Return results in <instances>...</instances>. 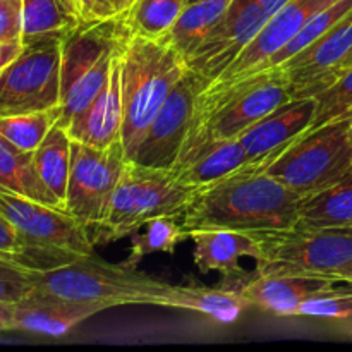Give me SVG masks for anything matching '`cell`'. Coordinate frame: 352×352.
<instances>
[{
	"label": "cell",
	"instance_id": "31",
	"mask_svg": "<svg viewBox=\"0 0 352 352\" xmlns=\"http://www.w3.org/2000/svg\"><path fill=\"white\" fill-rule=\"evenodd\" d=\"M60 119V107L0 117V134L17 148L33 153Z\"/></svg>",
	"mask_w": 352,
	"mask_h": 352
},
{
	"label": "cell",
	"instance_id": "32",
	"mask_svg": "<svg viewBox=\"0 0 352 352\" xmlns=\"http://www.w3.org/2000/svg\"><path fill=\"white\" fill-rule=\"evenodd\" d=\"M352 10V0H336L330 6H327L325 9H322L320 12H316L308 23L305 24L301 31L285 45L282 50H278L267 64L263 65L261 71L265 69H272V67H280L284 65L289 58H292L294 55H298L299 52L305 50L308 45H311L313 41L318 40L320 36L327 33L329 30H332L340 19L347 16Z\"/></svg>",
	"mask_w": 352,
	"mask_h": 352
},
{
	"label": "cell",
	"instance_id": "14",
	"mask_svg": "<svg viewBox=\"0 0 352 352\" xmlns=\"http://www.w3.org/2000/svg\"><path fill=\"white\" fill-rule=\"evenodd\" d=\"M332 2L336 0H287L268 17L260 33L241 52L229 69L212 85L206 86V89L215 91L254 72H260L263 65L299 33L316 12L325 9Z\"/></svg>",
	"mask_w": 352,
	"mask_h": 352
},
{
	"label": "cell",
	"instance_id": "34",
	"mask_svg": "<svg viewBox=\"0 0 352 352\" xmlns=\"http://www.w3.org/2000/svg\"><path fill=\"white\" fill-rule=\"evenodd\" d=\"M296 316L333 320L346 323L347 329H352V284L346 282L336 292L309 299L299 306Z\"/></svg>",
	"mask_w": 352,
	"mask_h": 352
},
{
	"label": "cell",
	"instance_id": "1",
	"mask_svg": "<svg viewBox=\"0 0 352 352\" xmlns=\"http://www.w3.org/2000/svg\"><path fill=\"white\" fill-rule=\"evenodd\" d=\"M278 155L250 162L227 177L196 189L182 226L188 230L229 229L248 234L298 226L301 196L265 172Z\"/></svg>",
	"mask_w": 352,
	"mask_h": 352
},
{
	"label": "cell",
	"instance_id": "39",
	"mask_svg": "<svg viewBox=\"0 0 352 352\" xmlns=\"http://www.w3.org/2000/svg\"><path fill=\"white\" fill-rule=\"evenodd\" d=\"M14 330V302H0V332Z\"/></svg>",
	"mask_w": 352,
	"mask_h": 352
},
{
	"label": "cell",
	"instance_id": "28",
	"mask_svg": "<svg viewBox=\"0 0 352 352\" xmlns=\"http://www.w3.org/2000/svg\"><path fill=\"white\" fill-rule=\"evenodd\" d=\"M188 0H133L124 16L131 33L162 38L184 10Z\"/></svg>",
	"mask_w": 352,
	"mask_h": 352
},
{
	"label": "cell",
	"instance_id": "8",
	"mask_svg": "<svg viewBox=\"0 0 352 352\" xmlns=\"http://www.w3.org/2000/svg\"><path fill=\"white\" fill-rule=\"evenodd\" d=\"M352 170V117L333 120L289 144L265 172L299 196L329 188Z\"/></svg>",
	"mask_w": 352,
	"mask_h": 352
},
{
	"label": "cell",
	"instance_id": "25",
	"mask_svg": "<svg viewBox=\"0 0 352 352\" xmlns=\"http://www.w3.org/2000/svg\"><path fill=\"white\" fill-rule=\"evenodd\" d=\"M72 140L67 131L55 124L40 146L33 151L34 167L48 191L65 208L69 174H71Z\"/></svg>",
	"mask_w": 352,
	"mask_h": 352
},
{
	"label": "cell",
	"instance_id": "38",
	"mask_svg": "<svg viewBox=\"0 0 352 352\" xmlns=\"http://www.w3.org/2000/svg\"><path fill=\"white\" fill-rule=\"evenodd\" d=\"M21 50H23V40H12L6 41V43H0V74L19 55Z\"/></svg>",
	"mask_w": 352,
	"mask_h": 352
},
{
	"label": "cell",
	"instance_id": "11",
	"mask_svg": "<svg viewBox=\"0 0 352 352\" xmlns=\"http://www.w3.org/2000/svg\"><path fill=\"white\" fill-rule=\"evenodd\" d=\"M0 215L12 223L24 243L58 253L95 254L91 232L65 210L0 189Z\"/></svg>",
	"mask_w": 352,
	"mask_h": 352
},
{
	"label": "cell",
	"instance_id": "23",
	"mask_svg": "<svg viewBox=\"0 0 352 352\" xmlns=\"http://www.w3.org/2000/svg\"><path fill=\"white\" fill-rule=\"evenodd\" d=\"M298 226L308 229L352 227V170L336 184L301 196Z\"/></svg>",
	"mask_w": 352,
	"mask_h": 352
},
{
	"label": "cell",
	"instance_id": "10",
	"mask_svg": "<svg viewBox=\"0 0 352 352\" xmlns=\"http://www.w3.org/2000/svg\"><path fill=\"white\" fill-rule=\"evenodd\" d=\"M126 164L122 141L109 148H93L72 141L65 210L89 230L98 227L109 215Z\"/></svg>",
	"mask_w": 352,
	"mask_h": 352
},
{
	"label": "cell",
	"instance_id": "12",
	"mask_svg": "<svg viewBox=\"0 0 352 352\" xmlns=\"http://www.w3.org/2000/svg\"><path fill=\"white\" fill-rule=\"evenodd\" d=\"M206 82L188 69L158 110L131 160L155 168H174Z\"/></svg>",
	"mask_w": 352,
	"mask_h": 352
},
{
	"label": "cell",
	"instance_id": "44",
	"mask_svg": "<svg viewBox=\"0 0 352 352\" xmlns=\"http://www.w3.org/2000/svg\"><path fill=\"white\" fill-rule=\"evenodd\" d=\"M192 2H198V0H188V2H186V6H188V3H192Z\"/></svg>",
	"mask_w": 352,
	"mask_h": 352
},
{
	"label": "cell",
	"instance_id": "19",
	"mask_svg": "<svg viewBox=\"0 0 352 352\" xmlns=\"http://www.w3.org/2000/svg\"><path fill=\"white\" fill-rule=\"evenodd\" d=\"M188 237L195 244L192 261L196 268L203 275L217 272L222 275L223 282H236L241 285L251 277L241 265V260H260V246L248 232L229 229H189Z\"/></svg>",
	"mask_w": 352,
	"mask_h": 352
},
{
	"label": "cell",
	"instance_id": "46",
	"mask_svg": "<svg viewBox=\"0 0 352 352\" xmlns=\"http://www.w3.org/2000/svg\"><path fill=\"white\" fill-rule=\"evenodd\" d=\"M131 2H133V0H127V7H129V3H131Z\"/></svg>",
	"mask_w": 352,
	"mask_h": 352
},
{
	"label": "cell",
	"instance_id": "42",
	"mask_svg": "<svg viewBox=\"0 0 352 352\" xmlns=\"http://www.w3.org/2000/svg\"><path fill=\"white\" fill-rule=\"evenodd\" d=\"M260 2H261V6L265 7V10H267V12L272 16V14H274L278 7L284 6L287 0H260Z\"/></svg>",
	"mask_w": 352,
	"mask_h": 352
},
{
	"label": "cell",
	"instance_id": "35",
	"mask_svg": "<svg viewBox=\"0 0 352 352\" xmlns=\"http://www.w3.org/2000/svg\"><path fill=\"white\" fill-rule=\"evenodd\" d=\"M34 289L31 270L0 254V302H17Z\"/></svg>",
	"mask_w": 352,
	"mask_h": 352
},
{
	"label": "cell",
	"instance_id": "5",
	"mask_svg": "<svg viewBox=\"0 0 352 352\" xmlns=\"http://www.w3.org/2000/svg\"><path fill=\"white\" fill-rule=\"evenodd\" d=\"M34 289L72 299L102 302L109 308L129 305L158 306L167 282L122 263H107L96 254L78 258L71 263L31 270Z\"/></svg>",
	"mask_w": 352,
	"mask_h": 352
},
{
	"label": "cell",
	"instance_id": "27",
	"mask_svg": "<svg viewBox=\"0 0 352 352\" xmlns=\"http://www.w3.org/2000/svg\"><path fill=\"white\" fill-rule=\"evenodd\" d=\"M143 229V232L131 234L129 256L124 261L129 267H138L151 253L174 254L175 248L189 239L186 227L179 226L177 219L172 217H158L150 220L144 223Z\"/></svg>",
	"mask_w": 352,
	"mask_h": 352
},
{
	"label": "cell",
	"instance_id": "2",
	"mask_svg": "<svg viewBox=\"0 0 352 352\" xmlns=\"http://www.w3.org/2000/svg\"><path fill=\"white\" fill-rule=\"evenodd\" d=\"M127 28V26H126ZM122 89V140L127 160L151 120L186 74V60L164 38L126 31L119 52Z\"/></svg>",
	"mask_w": 352,
	"mask_h": 352
},
{
	"label": "cell",
	"instance_id": "41",
	"mask_svg": "<svg viewBox=\"0 0 352 352\" xmlns=\"http://www.w3.org/2000/svg\"><path fill=\"white\" fill-rule=\"evenodd\" d=\"M333 278L339 282H347V284H352V263L347 265V267L342 268V270L337 272V274L333 275Z\"/></svg>",
	"mask_w": 352,
	"mask_h": 352
},
{
	"label": "cell",
	"instance_id": "21",
	"mask_svg": "<svg viewBox=\"0 0 352 352\" xmlns=\"http://www.w3.org/2000/svg\"><path fill=\"white\" fill-rule=\"evenodd\" d=\"M250 164L239 140H205L184 148L172 172L182 184L205 188Z\"/></svg>",
	"mask_w": 352,
	"mask_h": 352
},
{
	"label": "cell",
	"instance_id": "47",
	"mask_svg": "<svg viewBox=\"0 0 352 352\" xmlns=\"http://www.w3.org/2000/svg\"><path fill=\"white\" fill-rule=\"evenodd\" d=\"M79 2H81V0H79Z\"/></svg>",
	"mask_w": 352,
	"mask_h": 352
},
{
	"label": "cell",
	"instance_id": "40",
	"mask_svg": "<svg viewBox=\"0 0 352 352\" xmlns=\"http://www.w3.org/2000/svg\"><path fill=\"white\" fill-rule=\"evenodd\" d=\"M60 2L74 19H81V2L79 0H60Z\"/></svg>",
	"mask_w": 352,
	"mask_h": 352
},
{
	"label": "cell",
	"instance_id": "29",
	"mask_svg": "<svg viewBox=\"0 0 352 352\" xmlns=\"http://www.w3.org/2000/svg\"><path fill=\"white\" fill-rule=\"evenodd\" d=\"M23 2V43L38 38H64L79 23L65 10L60 0H21Z\"/></svg>",
	"mask_w": 352,
	"mask_h": 352
},
{
	"label": "cell",
	"instance_id": "36",
	"mask_svg": "<svg viewBox=\"0 0 352 352\" xmlns=\"http://www.w3.org/2000/svg\"><path fill=\"white\" fill-rule=\"evenodd\" d=\"M23 38V2L0 0V43Z\"/></svg>",
	"mask_w": 352,
	"mask_h": 352
},
{
	"label": "cell",
	"instance_id": "18",
	"mask_svg": "<svg viewBox=\"0 0 352 352\" xmlns=\"http://www.w3.org/2000/svg\"><path fill=\"white\" fill-rule=\"evenodd\" d=\"M315 112V96L291 98L253 124L239 138L250 162H260L282 153L309 129Z\"/></svg>",
	"mask_w": 352,
	"mask_h": 352
},
{
	"label": "cell",
	"instance_id": "3",
	"mask_svg": "<svg viewBox=\"0 0 352 352\" xmlns=\"http://www.w3.org/2000/svg\"><path fill=\"white\" fill-rule=\"evenodd\" d=\"M292 98L282 67L265 69L215 91L199 93L182 150L205 140H239L253 124Z\"/></svg>",
	"mask_w": 352,
	"mask_h": 352
},
{
	"label": "cell",
	"instance_id": "7",
	"mask_svg": "<svg viewBox=\"0 0 352 352\" xmlns=\"http://www.w3.org/2000/svg\"><path fill=\"white\" fill-rule=\"evenodd\" d=\"M260 246L254 275L330 277L352 263V227H289L251 232Z\"/></svg>",
	"mask_w": 352,
	"mask_h": 352
},
{
	"label": "cell",
	"instance_id": "13",
	"mask_svg": "<svg viewBox=\"0 0 352 352\" xmlns=\"http://www.w3.org/2000/svg\"><path fill=\"white\" fill-rule=\"evenodd\" d=\"M268 17L260 0H232L205 40L186 55V67L212 85L260 33Z\"/></svg>",
	"mask_w": 352,
	"mask_h": 352
},
{
	"label": "cell",
	"instance_id": "26",
	"mask_svg": "<svg viewBox=\"0 0 352 352\" xmlns=\"http://www.w3.org/2000/svg\"><path fill=\"white\" fill-rule=\"evenodd\" d=\"M232 0H198L188 3L174 26L165 34V41L172 45L182 57L191 54L206 34L213 30Z\"/></svg>",
	"mask_w": 352,
	"mask_h": 352
},
{
	"label": "cell",
	"instance_id": "20",
	"mask_svg": "<svg viewBox=\"0 0 352 352\" xmlns=\"http://www.w3.org/2000/svg\"><path fill=\"white\" fill-rule=\"evenodd\" d=\"M122 117L120 58L117 55L102 91L65 126V131L72 141L93 148H109L117 141H122Z\"/></svg>",
	"mask_w": 352,
	"mask_h": 352
},
{
	"label": "cell",
	"instance_id": "9",
	"mask_svg": "<svg viewBox=\"0 0 352 352\" xmlns=\"http://www.w3.org/2000/svg\"><path fill=\"white\" fill-rule=\"evenodd\" d=\"M62 38L24 41L0 74V117L60 107Z\"/></svg>",
	"mask_w": 352,
	"mask_h": 352
},
{
	"label": "cell",
	"instance_id": "24",
	"mask_svg": "<svg viewBox=\"0 0 352 352\" xmlns=\"http://www.w3.org/2000/svg\"><path fill=\"white\" fill-rule=\"evenodd\" d=\"M0 189L26 196L54 208L65 210L41 181L34 167L33 153L17 148L2 134H0Z\"/></svg>",
	"mask_w": 352,
	"mask_h": 352
},
{
	"label": "cell",
	"instance_id": "4",
	"mask_svg": "<svg viewBox=\"0 0 352 352\" xmlns=\"http://www.w3.org/2000/svg\"><path fill=\"white\" fill-rule=\"evenodd\" d=\"M124 16L81 19L62 38L60 119L69 122L96 98L109 79L126 36Z\"/></svg>",
	"mask_w": 352,
	"mask_h": 352
},
{
	"label": "cell",
	"instance_id": "16",
	"mask_svg": "<svg viewBox=\"0 0 352 352\" xmlns=\"http://www.w3.org/2000/svg\"><path fill=\"white\" fill-rule=\"evenodd\" d=\"M105 309L110 308L102 302L72 301L33 289L14 302V330L58 339Z\"/></svg>",
	"mask_w": 352,
	"mask_h": 352
},
{
	"label": "cell",
	"instance_id": "6",
	"mask_svg": "<svg viewBox=\"0 0 352 352\" xmlns=\"http://www.w3.org/2000/svg\"><path fill=\"white\" fill-rule=\"evenodd\" d=\"M196 189L182 184L172 168H155L127 160L109 215L91 229L93 244H110L143 229L158 217L184 215Z\"/></svg>",
	"mask_w": 352,
	"mask_h": 352
},
{
	"label": "cell",
	"instance_id": "33",
	"mask_svg": "<svg viewBox=\"0 0 352 352\" xmlns=\"http://www.w3.org/2000/svg\"><path fill=\"white\" fill-rule=\"evenodd\" d=\"M315 119L306 133H311L333 120L352 117V67L346 69L332 85L315 95Z\"/></svg>",
	"mask_w": 352,
	"mask_h": 352
},
{
	"label": "cell",
	"instance_id": "43",
	"mask_svg": "<svg viewBox=\"0 0 352 352\" xmlns=\"http://www.w3.org/2000/svg\"><path fill=\"white\" fill-rule=\"evenodd\" d=\"M349 67H352V50L349 52V55L346 57V60L342 62V67H340V74H342V72L346 71V69H349Z\"/></svg>",
	"mask_w": 352,
	"mask_h": 352
},
{
	"label": "cell",
	"instance_id": "45",
	"mask_svg": "<svg viewBox=\"0 0 352 352\" xmlns=\"http://www.w3.org/2000/svg\"><path fill=\"white\" fill-rule=\"evenodd\" d=\"M347 333H351V336H352V329H347Z\"/></svg>",
	"mask_w": 352,
	"mask_h": 352
},
{
	"label": "cell",
	"instance_id": "37",
	"mask_svg": "<svg viewBox=\"0 0 352 352\" xmlns=\"http://www.w3.org/2000/svg\"><path fill=\"white\" fill-rule=\"evenodd\" d=\"M127 10V0H91V9L85 19H109Z\"/></svg>",
	"mask_w": 352,
	"mask_h": 352
},
{
	"label": "cell",
	"instance_id": "22",
	"mask_svg": "<svg viewBox=\"0 0 352 352\" xmlns=\"http://www.w3.org/2000/svg\"><path fill=\"white\" fill-rule=\"evenodd\" d=\"M158 306L164 308L186 309L208 316L217 323L229 325L251 308L237 289H210L199 285H172L165 289Z\"/></svg>",
	"mask_w": 352,
	"mask_h": 352
},
{
	"label": "cell",
	"instance_id": "17",
	"mask_svg": "<svg viewBox=\"0 0 352 352\" xmlns=\"http://www.w3.org/2000/svg\"><path fill=\"white\" fill-rule=\"evenodd\" d=\"M346 282L316 275H254L237 287L251 305L275 316H296L299 306L330 294Z\"/></svg>",
	"mask_w": 352,
	"mask_h": 352
},
{
	"label": "cell",
	"instance_id": "30",
	"mask_svg": "<svg viewBox=\"0 0 352 352\" xmlns=\"http://www.w3.org/2000/svg\"><path fill=\"white\" fill-rule=\"evenodd\" d=\"M0 254L19 267L40 272L60 267V265H65V261L69 263L72 256H76V254L69 256L67 253H58V251L24 243L12 223L2 215H0Z\"/></svg>",
	"mask_w": 352,
	"mask_h": 352
},
{
	"label": "cell",
	"instance_id": "15",
	"mask_svg": "<svg viewBox=\"0 0 352 352\" xmlns=\"http://www.w3.org/2000/svg\"><path fill=\"white\" fill-rule=\"evenodd\" d=\"M351 50L352 10L332 30L280 65L291 85L292 98L315 96L332 85Z\"/></svg>",
	"mask_w": 352,
	"mask_h": 352
}]
</instances>
